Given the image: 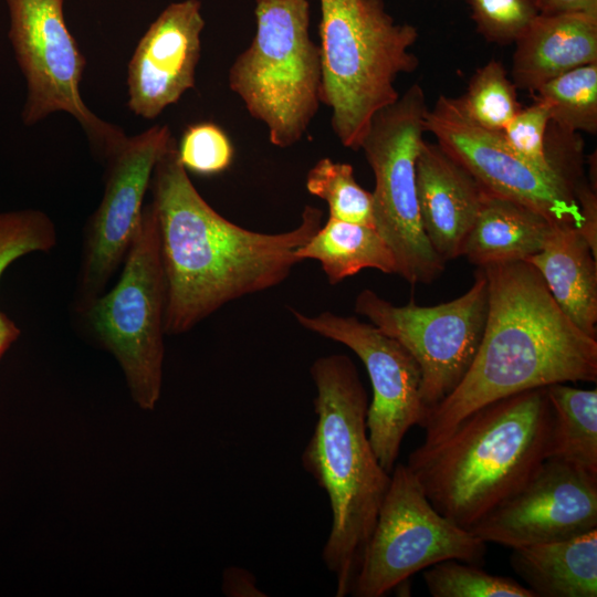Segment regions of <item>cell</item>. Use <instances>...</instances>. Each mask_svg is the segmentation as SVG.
Here are the masks:
<instances>
[{"label":"cell","mask_w":597,"mask_h":597,"mask_svg":"<svg viewBox=\"0 0 597 597\" xmlns=\"http://www.w3.org/2000/svg\"><path fill=\"white\" fill-rule=\"evenodd\" d=\"M148 203L158 231L167 298L165 334L188 332L224 304L282 283L321 228L323 212L305 206L293 230L262 233L219 214L198 192L174 143L157 161Z\"/></svg>","instance_id":"1"},{"label":"cell","mask_w":597,"mask_h":597,"mask_svg":"<svg viewBox=\"0 0 597 597\" xmlns=\"http://www.w3.org/2000/svg\"><path fill=\"white\" fill-rule=\"evenodd\" d=\"M488 312L474 359L458 387L427 416L423 448L499 399L558 383H596L597 338L561 310L527 261L481 268Z\"/></svg>","instance_id":"2"},{"label":"cell","mask_w":597,"mask_h":597,"mask_svg":"<svg viewBox=\"0 0 597 597\" xmlns=\"http://www.w3.org/2000/svg\"><path fill=\"white\" fill-rule=\"evenodd\" d=\"M311 376L316 422L302 464L329 499L332 526L322 557L335 576V595L345 597L352 594L390 473L370 444L368 397L352 359L342 354L320 357Z\"/></svg>","instance_id":"3"},{"label":"cell","mask_w":597,"mask_h":597,"mask_svg":"<svg viewBox=\"0 0 597 597\" xmlns=\"http://www.w3.org/2000/svg\"><path fill=\"white\" fill-rule=\"evenodd\" d=\"M553 413L545 388L493 401L407 465L433 507L470 528L516 492L546 459Z\"/></svg>","instance_id":"4"},{"label":"cell","mask_w":597,"mask_h":597,"mask_svg":"<svg viewBox=\"0 0 597 597\" xmlns=\"http://www.w3.org/2000/svg\"><path fill=\"white\" fill-rule=\"evenodd\" d=\"M320 6L322 103L332 109L341 144L357 150L374 115L399 97L397 77L418 67L410 51L418 30L397 23L384 0H320Z\"/></svg>","instance_id":"5"},{"label":"cell","mask_w":597,"mask_h":597,"mask_svg":"<svg viewBox=\"0 0 597 597\" xmlns=\"http://www.w3.org/2000/svg\"><path fill=\"white\" fill-rule=\"evenodd\" d=\"M251 44L228 73L230 90L286 148L306 134L322 103L321 48L311 38L308 0H254Z\"/></svg>","instance_id":"6"},{"label":"cell","mask_w":597,"mask_h":597,"mask_svg":"<svg viewBox=\"0 0 597 597\" xmlns=\"http://www.w3.org/2000/svg\"><path fill=\"white\" fill-rule=\"evenodd\" d=\"M166 298L157 226L145 205L118 281L74 313L81 327L114 355L135 402L146 410L160 396Z\"/></svg>","instance_id":"7"},{"label":"cell","mask_w":597,"mask_h":597,"mask_svg":"<svg viewBox=\"0 0 597 597\" xmlns=\"http://www.w3.org/2000/svg\"><path fill=\"white\" fill-rule=\"evenodd\" d=\"M428 108L423 88L412 84L374 115L359 148L375 176V229L394 254L397 274L410 284L434 281L446 264L427 239L417 198L416 164Z\"/></svg>","instance_id":"8"},{"label":"cell","mask_w":597,"mask_h":597,"mask_svg":"<svg viewBox=\"0 0 597 597\" xmlns=\"http://www.w3.org/2000/svg\"><path fill=\"white\" fill-rule=\"evenodd\" d=\"M486 543L439 513L407 464L396 463L352 589L381 597L439 562L481 565Z\"/></svg>","instance_id":"9"},{"label":"cell","mask_w":597,"mask_h":597,"mask_svg":"<svg viewBox=\"0 0 597 597\" xmlns=\"http://www.w3.org/2000/svg\"><path fill=\"white\" fill-rule=\"evenodd\" d=\"M6 2L9 40L27 82L22 122L32 126L53 113H67L81 125L95 156L106 163L127 136L94 114L81 96L86 60L66 25L64 0Z\"/></svg>","instance_id":"10"},{"label":"cell","mask_w":597,"mask_h":597,"mask_svg":"<svg viewBox=\"0 0 597 597\" xmlns=\"http://www.w3.org/2000/svg\"><path fill=\"white\" fill-rule=\"evenodd\" d=\"M355 312L399 342L421 371V396L428 413L461 383L478 352L488 312V281L478 268L461 296L421 306L411 300L395 305L373 290H363Z\"/></svg>","instance_id":"11"},{"label":"cell","mask_w":597,"mask_h":597,"mask_svg":"<svg viewBox=\"0 0 597 597\" xmlns=\"http://www.w3.org/2000/svg\"><path fill=\"white\" fill-rule=\"evenodd\" d=\"M292 313L302 327L345 345L363 362L373 388L366 418L369 441L380 465L391 473L406 433L413 426L422 427L428 416L419 365L399 342L371 323L328 311Z\"/></svg>","instance_id":"12"},{"label":"cell","mask_w":597,"mask_h":597,"mask_svg":"<svg viewBox=\"0 0 597 597\" xmlns=\"http://www.w3.org/2000/svg\"><path fill=\"white\" fill-rule=\"evenodd\" d=\"M176 143L167 125L126 138L106 165L102 200L84 229L74 310L106 291L126 258L145 209L155 166Z\"/></svg>","instance_id":"13"},{"label":"cell","mask_w":597,"mask_h":597,"mask_svg":"<svg viewBox=\"0 0 597 597\" xmlns=\"http://www.w3.org/2000/svg\"><path fill=\"white\" fill-rule=\"evenodd\" d=\"M425 127L485 192L522 203L555 224L582 229L580 207L573 189L517 156L500 130L473 122L459 98L440 95L428 108Z\"/></svg>","instance_id":"14"},{"label":"cell","mask_w":597,"mask_h":597,"mask_svg":"<svg viewBox=\"0 0 597 597\" xmlns=\"http://www.w3.org/2000/svg\"><path fill=\"white\" fill-rule=\"evenodd\" d=\"M597 528V476L545 459L528 480L471 531L484 543L519 548Z\"/></svg>","instance_id":"15"},{"label":"cell","mask_w":597,"mask_h":597,"mask_svg":"<svg viewBox=\"0 0 597 597\" xmlns=\"http://www.w3.org/2000/svg\"><path fill=\"white\" fill-rule=\"evenodd\" d=\"M205 19L199 0L169 3L139 39L127 65V106L145 119L195 87Z\"/></svg>","instance_id":"16"},{"label":"cell","mask_w":597,"mask_h":597,"mask_svg":"<svg viewBox=\"0 0 597 597\" xmlns=\"http://www.w3.org/2000/svg\"><path fill=\"white\" fill-rule=\"evenodd\" d=\"M420 220L429 243L444 262L461 251L485 191L437 143L422 142L416 164Z\"/></svg>","instance_id":"17"},{"label":"cell","mask_w":597,"mask_h":597,"mask_svg":"<svg viewBox=\"0 0 597 597\" xmlns=\"http://www.w3.org/2000/svg\"><path fill=\"white\" fill-rule=\"evenodd\" d=\"M597 63V15L538 14L515 41L512 82L536 92L576 67Z\"/></svg>","instance_id":"18"},{"label":"cell","mask_w":597,"mask_h":597,"mask_svg":"<svg viewBox=\"0 0 597 597\" xmlns=\"http://www.w3.org/2000/svg\"><path fill=\"white\" fill-rule=\"evenodd\" d=\"M530 262L553 298L585 334L597 338V256L573 224H554L542 250Z\"/></svg>","instance_id":"19"},{"label":"cell","mask_w":597,"mask_h":597,"mask_svg":"<svg viewBox=\"0 0 597 597\" xmlns=\"http://www.w3.org/2000/svg\"><path fill=\"white\" fill-rule=\"evenodd\" d=\"M554 224L522 203L485 192L461 255L478 268L526 261L542 250Z\"/></svg>","instance_id":"20"},{"label":"cell","mask_w":597,"mask_h":597,"mask_svg":"<svg viewBox=\"0 0 597 597\" xmlns=\"http://www.w3.org/2000/svg\"><path fill=\"white\" fill-rule=\"evenodd\" d=\"M510 561L536 597L597 596V528L568 540L513 548Z\"/></svg>","instance_id":"21"},{"label":"cell","mask_w":597,"mask_h":597,"mask_svg":"<svg viewBox=\"0 0 597 597\" xmlns=\"http://www.w3.org/2000/svg\"><path fill=\"white\" fill-rule=\"evenodd\" d=\"M296 255L301 261H318L331 284L364 269L397 274L394 254L375 228L329 217Z\"/></svg>","instance_id":"22"},{"label":"cell","mask_w":597,"mask_h":597,"mask_svg":"<svg viewBox=\"0 0 597 597\" xmlns=\"http://www.w3.org/2000/svg\"><path fill=\"white\" fill-rule=\"evenodd\" d=\"M545 389L553 413L546 459L597 476V389L566 383Z\"/></svg>","instance_id":"23"},{"label":"cell","mask_w":597,"mask_h":597,"mask_svg":"<svg viewBox=\"0 0 597 597\" xmlns=\"http://www.w3.org/2000/svg\"><path fill=\"white\" fill-rule=\"evenodd\" d=\"M535 93V98L549 105L553 124L570 133L596 134L597 63L568 71Z\"/></svg>","instance_id":"24"},{"label":"cell","mask_w":597,"mask_h":597,"mask_svg":"<svg viewBox=\"0 0 597 597\" xmlns=\"http://www.w3.org/2000/svg\"><path fill=\"white\" fill-rule=\"evenodd\" d=\"M305 186L327 202L329 218L375 228L373 193L358 185L350 164L322 158L308 170Z\"/></svg>","instance_id":"25"},{"label":"cell","mask_w":597,"mask_h":597,"mask_svg":"<svg viewBox=\"0 0 597 597\" xmlns=\"http://www.w3.org/2000/svg\"><path fill=\"white\" fill-rule=\"evenodd\" d=\"M422 579L432 597H536L511 577L490 574L480 565L458 559L423 569Z\"/></svg>","instance_id":"26"},{"label":"cell","mask_w":597,"mask_h":597,"mask_svg":"<svg viewBox=\"0 0 597 597\" xmlns=\"http://www.w3.org/2000/svg\"><path fill=\"white\" fill-rule=\"evenodd\" d=\"M516 90L502 63L490 60L476 69L459 101L473 122L501 132L521 109Z\"/></svg>","instance_id":"27"},{"label":"cell","mask_w":597,"mask_h":597,"mask_svg":"<svg viewBox=\"0 0 597 597\" xmlns=\"http://www.w3.org/2000/svg\"><path fill=\"white\" fill-rule=\"evenodd\" d=\"M182 167L200 176H212L227 170L233 159V146L221 127L211 122L188 126L177 145Z\"/></svg>","instance_id":"28"},{"label":"cell","mask_w":597,"mask_h":597,"mask_svg":"<svg viewBox=\"0 0 597 597\" xmlns=\"http://www.w3.org/2000/svg\"><path fill=\"white\" fill-rule=\"evenodd\" d=\"M551 121L549 105L535 98L531 106L521 107L501 133L507 146L517 156L541 171L556 176L568 185L553 168L546 155L545 137Z\"/></svg>","instance_id":"29"},{"label":"cell","mask_w":597,"mask_h":597,"mask_svg":"<svg viewBox=\"0 0 597 597\" xmlns=\"http://www.w3.org/2000/svg\"><path fill=\"white\" fill-rule=\"evenodd\" d=\"M476 31L489 42L515 43L540 14L531 0H470Z\"/></svg>","instance_id":"30"},{"label":"cell","mask_w":597,"mask_h":597,"mask_svg":"<svg viewBox=\"0 0 597 597\" xmlns=\"http://www.w3.org/2000/svg\"><path fill=\"white\" fill-rule=\"evenodd\" d=\"M223 593L232 597L265 596L258 587L255 577L241 567H229L223 575Z\"/></svg>","instance_id":"31"},{"label":"cell","mask_w":597,"mask_h":597,"mask_svg":"<svg viewBox=\"0 0 597 597\" xmlns=\"http://www.w3.org/2000/svg\"><path fill=\"white\" fill-rule=\"evenodd\" d=\"M540 14L586 13L597 15V0H531Z\"/></svg>","instance_id":"32"}]
</instances>
